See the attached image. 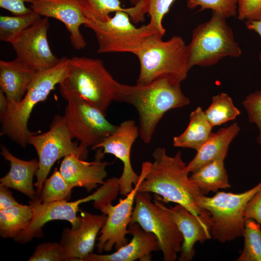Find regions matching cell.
I'll return each mask as SVG.
<instances>
[{"label": "cell", "instance_id": "7402d4cb", "mask_svg": "<svg viewBox=\"0 0 261 261\" xmlns=\"http://www.w3.org/2000/svg\"><path fill=\"white\" fill-rule=\"evenodd\" d=\"M240 131L236 123L211 132L207 139L196 151L193 159L187 164L188 172L193 173L203 165L216 160H224L230 144Z\"/></svg>", "mask_w": 261, "mask_h": 261}, {"label": "cell", "instance_id": "f1b7e54d", "mask_svg": "<svg viewBox=\"0 0 261 261\" xmlns=\"http://www.w3.org/2000/svg\"><path fill=\"white\" fill-rule=\"evenodd\" d=\"M41 16L32 11L24 15L0 16V40L11 43L25 30L33 25Z\"/></svg>", "mask_w": 261, "mask_h": 261}, {"label": "cell", "instance_id": "d590c367", "mask_svg": "<svg viewBox=\"0 0 261 261\" xmlns=\"http://www.w3.org/2000/svg\"><path fill=\"white\" fill-rule=\"evenodd\" d=\"M237 15L241 20H261V0H240Z\"/></svg>", "mask_w": 261, "mask_h": 261}, {"label": "cell", "instance_id": "60d3db41", "mask_svg": "<svg viewBox=\"0 0 261 261\" xmlns=\"http://www.w3.org/2000/svg\"><path fill=\"white\" fill-rule=\"evenodd\" d=\"M8 106L7 98L3 92L0 90V120L5 115Z\"/></svg>", "mask_w": 261, "mask_h": 261}, {"label": "cell", "instance_id": "6da1fadb", "mask_svg": "<svg viewBox=\"0 0 261 261\" xmlns=\"http://www.w3.org/2000/svg\"><path fill=\"white\" fill-rule=\"evenodd\" d=\"M153 157L154 162L149 161L137 192L153 193L161 197L163 202L181 205L197 217L209 221V212L197 204L199 198L204 195L188 176L187 164L182 159L181 151L171 157L165 148L157 147Z\"/></svg>", "mask_w": 261, "mask_h": 261}, {"label": "cell", "instance_id": "5bb4252c", "mask_svg": "<svg viewBox=\"0 0 261 261\" xmlns=\"http://www.w3.org/2000/svg\"><path fill=\"white\" fill-rule=\"evenodd\" d=\"M49 23L47 17L40 18L25 30L11 44L16 53V58L37 71L51 68L61 58L51 51L47 37Z\"/></svg>", "mask_w": 261, "mask_h": 261}, {"label": "cell", "instance_id": "74e56055", "mask_svg": "<svg viewBox=\"0 0 261 261\" xmlns=\"http://www.w3.org/2000/svg\"><path fill=\"white\" fill-rule=\"evenodd\" d=\"M33 0H0V7L11 12L14 15L28 14L33 10L27 7L25 2L31 3Z\"/></svg>", "mask_w": 261, "mask_h": 261}, {"label": "cell", "instance_id": "52a82bcc", "mask_svg": "<svg viewBox=\"0 0 261 261\" xmlns=\"http://www.w3.org/2000/svg\"><path fill=\"white\" fill-rule=\"evenodd\" d=\"M187 49L189 70L194 66H212L225 57L237 58L242 54L226 18L215 12L209 21L194 29Z\"/></svg>", "mask_w": 261, "mask_h": 261}, {"label": "cell", "instance_id": "ab89813d", "mask_svg": "<svg viewBox=\"0 0 261 261\" xmlns=\"http://www.w3.org/2000/svg\"><path fill=\"white\" fill-rule=\"evenodd\" d=\"M245 25L248 29L256 32L261 37V20H246ZM259 59L261 63V52L259 55Z\"/></svg>", "mask_w": 261, "mask_h": 261}, {"label": "cell", "instance_id": "8d00e7d4", "mask_svg": "<svg viewBox=\"0 0 261 261\" xmlns=\"http://www.w3.org/2000/svg\"><path fill=\"white\" fill-rule=\"evenodd\" d=\"M245 219L251 218L261 224V188L248 202L244 211Z\"/></svg>", "mask_w": 261, "mask_h": 261}, {"label": "cell", "instance_id": "f546056e", "mask_svg": "<svg viewBox=\"0 0 261 261\" xmlns=\"http://www.w3.org/2000/svg\"><path fill=\"white\" fill-rule=\"evenodd\" d=\"M244 246L237 261H261V227L255 220L245 219Z\"/></svg>", "mask_w": 261, "mask_h": 261}, {"label": "cell", "instance_id": "d6a6232c", "mask_svg": "<svg viewBox=\"0 0 261 261\" xmlns=\"http://www.w3.org/2000/svg\"><path fill=\"white\" fill-rule=\"evenodd\" d=\"M175 0H149L147 13L150 16L148 23L155 34L162 37L166 30L162 26V19L169 11Z\"/></svg>", "mask_w": 261, "mask_h": 261}, {"label": "cell", "instance_id": "603a6c76", "mask_svg": "<svg viewBox=\"0 0 261 261\" xmlns=\"http://www.w3.org/2000/svg\"><path fill=\"white\" fill-rule=\"evenodd\" d=\"M0 153L9 161L10 169L8 173L0 178V184L17 190L31 200L34 199L37 193L33 188V179L39 167L38 161L36 159L20 160L12 155L4 145H1Z\"/></svg>", "mask_w": 261, "mask_h": 261}, {"label": "cell", "instance_id": "f35d334b", "mask_svg": "<svg viewBox=\"0 0 261 261\" xmlns=\"http://www.w3.org/2000/svg\"><path fill=\"white\" fill-rule=\"evenodd\" d=\"M8 187L0 184V209L18 204Z\"/></svg>", "mask_w": 261, "mask_h": 261}, {"label": "cell", "instance_id": "484cf974", "mask_svg": "<svg viewBox=\"0 0 261 261\" xmlns=\"http://www.w3.org/2000/svg\"><path fill=\"white\" fill-rule=\"evenodd\" d=\"M189 178L204 195L231 187L222 160H216L203 165L192 173Z\"/></svg>", "mask_w": 261, "mask_h": 261}, {"label": "cell", "instance_id": "277c9868", "mask_svg": "<svg viewBox=\"0 0 261 261\" xmlns=\"http://www.w3.org/2000/svg\"><path fill=\"white\" fill-rule=\"evenodd\" d=\"M70 58H61L54 67L39 71L23 99L17 102L8 103L7 110L0 120V134L25 147L29 137L34 134L28 128V120L33 108L44 101L55 86L59 84L66 73Z\"/></svg>", "mask_w": 261, "mask_h": 261}, {"label": "cell", "instance_id": "2e32d148", "mask_svg": "<svg viewBox=\"0 0 261 261\" xmlns=\"http://www.w3.org/2000/svg\"><path fill=\"white\" fill-rule=\"evenodd\" d=\"M81 224L78 228L63 229L60 243L65 253V261H81L92 252L97 236L104 226L107 218L101 215L82 212Z\"/></svg>", "mask_w": 261, "mask_h": 261}, {"label": "cell", "instance_id": "cb8c5ba5", "mask_svg": "<svg viewBox=\"0 0 261 261\" xmlns=\"http://www.w3.org/2000/svg\"><path fill=\"white\" fill-rule=\"evenodd\" d=\"M84 15L88 19L105 21L111 13L119 11L127 13L135 24L143 22L147 13L148 3H143L129 8L123 7L120 0H75Z\"/></svg>", "mask_w": 261, "mask_h": 261}, {"label": "cell", "instance_id": "30bf717a", "mask_svg": "<svg viewBox=\"0 0 261 261\" xmlns=\"http://www.w3.org/2000/svg\"><path fill=\"white\" fill-rule=\"evenodd\" d=\"M72 138L64 116L58 115L54 117L49 130L29 137L28 144L34 146L39 159V167L35 174L36 181L34 184L37 188V196L57 160L71 154L78 155L83 160L87 157V149L73 142Z\"/></svg>", "mask_w": 261, "mask_h": 261}, {"label": "cell", "instance_id": "4fadbf2b", "mask_svg": "<svg viewBox=\"0 0 261 261\" xmlns=\"http://www.w3.org/2000/svg\"><path fill=\"white\" fill-rule=\"evenodd\" d=\"M148 164L149 161L143 162L137 183L124 199H120L118 203L115 205H113L110 202L98 208V209L107 217L96 245L99 253L103 251H110L113 247L117 250L128 243L126 235L129 234L128 227L131 221L135 196L146 175Z\"/></svg>", "mask_w": 261, "mask_h": 261}, {"label": "cell", "instance_id": "ba28073f", "mask_svg": "<svg viewBox=\"0 0 261 261\" xmlns=\"http://www.w3.org/2000/svg\"><path fill=\"white\" fill-rule=\"evenodd\" d=\"M134 222L156 236L165 261L176 260L183 238L160 197L155 194L153 202L150 192H137L130 221Z\"/></svg>", "mask_w": 261, "mask_h": 261}, {"label": "cell", "instance_id": "d6986e66", "mask_svg": "<svg viewBox=\"0 0 261 261\" xmlns=\"http://www.w3.org/2000/svg\"><path fill=\"white\" fill-rule=\"evenodd\" d=\"M129 234L132 236L129 243L107 255L91 253L81 261H150L151 253L160 250L158 240L152 233L145 231L137 222L130 223Z\"/></svg>", "mask_w": 261, "mask_h": 261}, {"label": "cell", "instance_id": "e575fe53", "mask_svg": "<svg viewBox=\"0 0 261 261\" xmlns=\"http://www.w3.org/2000/svg\"><path fill=\"white\" fill-rule=\"evenodd\" d=\"M242 104L246 110L249 122L256 124L258 128L259 133L256 139L261 145V90L247 95Z\"/></svg>", "mask_w": 261, "mask_h": 261}, {"label": "cell", "instance_id": "e0dca14e", "mask_svg": "<svg viewBox=\"0 0 261 261\" xmlns=\"http://www.w3.org/2000/svg\"><path fill=\"white\" fill-rule=\"evenodd\" d=\"M104 156L102 148L96 149L95 160L85 161L80 156L71 154L64 157L59 172L68 184L74 187H83L88 191L102 185L107 176L106 167L110 163L102 161Z\"/></svg>", "mask_w": 261, "mask_h": 261}, {"label": "cell", "instance_id": "8fae6325", "mask_svg": "<svg viewBox=\"0 0 261 261\" xmlns=\"http://www.w3.org/2000/svg\"><path fill=\"white\" fill-rule=\"evenodd\" d=\"M62 97L67 102L64 116L67 127L85 148L94 149L116 129L105 113L83 98L73 94Z\"/></svg>", "mask_w": 261, "mask_h": 261}, {"label": "cell", "instance_id": "9c48e42d", "mask_svg": "<svg viewBox=\"0 0 261 261\" xmlns=\"http://www.w3.org/2000/svg\"><path fill=\"white\" fill-rule=\"evenodd\" d=\"M261 188V181L242 193L221 191L212 197L203 195L199 198L198 205L210 214L212 238L225 243L243 236L245 208L250 199Z\"/></svg>", "mask_w": 261, "mask_h": 261}, {"label": "cell", "instance_id": "3957f363", "mask_svg": "<svg viewBox=\"0 0 261 261\" xmlns=\"http://www.w3.org/2000/svg\"><path fill=\"white\" fill-rule=\"evenodd\" d=\"M118 83L102 60L73 57L70 58L65 75L58 85L62 96H80L105 113L115 101Z\"/></svg>", "mask_w": 261, "mask_h": 261}, {"label": "cell", "instance_id": "836d02e7", "mask_svg": "<svg viewBox=\"0 0 261 261\" xmlns=\"http://www.w3.org/2000/svg\"><path fill=\"white\" fill-rule=\"evenodd\" d=\"M65 253L60 243L47 242L39 244L30 256L29 261H65Z\"/></svg>", "mask_w": 261, "mask_h": 261}, {"label": "cell", "instance_id": "5b68a950", "mask_svg": "<svg viewBox=\"0 0 261 261\" xmlns=\"http://www.w3.org/2000/svg\"><path fill=\"white\" fill-rule=\"evenodd\" d=\"M162 38L155 33L148 35L135 54L140 63L136 84L146 85L165 75L181 81L186 78L189 71L187 45L180 36L166 41Z\"/></svg>", "mask_w": 261, "mask_h": 261}, {"label": "cell", "instance_id": "4dcf8cb0", "mask_svg": "<svg viewBox=\"0 0 261 261\" xmlns=\"http://www.w3.org/2000/svg\"><path fill=\"white\" fill-rule=\"evenodd\" d=\"M72 188L68 184L59 171L55 170L44 182L41 193L37 197L44 203L70 198Z\"/></svg>", "mask_w": 261, "mask_h": 261}, {"label": "cell", "instance_id": "d4e9b609", "mask_svg": "<svg viewBox=\"0 0 261 261\" xmlns=\"http://www.w3.org/2000/svg\"><path fill=\"white\" fill-rule=\"evenodd\" d=\"M212 128L204 112L198 107L190 113L189 122L185 130L173 138V145L175 147L189 148L197 151L207 139Z\"/></svg>", "mask_w": 261, "mask_h": 261}, {"label": "cell", "instance_id": "ac0fdd59", "mask_svg": "<svg viewBox=\"0 0 261 261\" xmlns=\"http://www.w3.org/2000/svg\"><path fill=\"white\" fill-rule=\"evenodd\" d=\"M30 8L41 16L57 19L65 26L72 45L76 50L84 49L86 42L80 27L88 23L75 0H33Z\"/></svg>", "mask_w": 261, "mask_h": 261}, {"label": "cell", "instance_id": "44dd1931", "mask_svg": "<svg viewBox=\"0 0 261 261\" xmlns=\"http://www.w3.org/2000/svg\"><path fill=\"white\" fill-rule=\"evenodd\" d=\"M37 72L16 59L0 61V90L8 103L17 102L23 99Z\"/></svg>", "mask_w": 261, "mask_h": 261}, {"label": "cell", "instance_id": "8992f818", "mask_svg": "<svg viewBox=\"0 0 261 261\" xmlns=\"http://www.w3.org/2000/svg\"><path fill=\"white\" fill-rule=\"evenodd\" d=\"M119 193L118 178L107 179L92 194L73 202L62 200L44 203L37 196L32 199L29 204L32 209V216L27 226L14 239L16 242L25 244L35 237H42V228L47 222L56 220L69 221L72 229L75 230L81 224V217L77 213L80 210L79 205L90 201H94V206L112 202Z\"/></svg>", "mask_w": 261, "mask_h": 261}, {"label": "cell", "instance_id": "9a60e30c", "mask_svg": "<svg viewBox=\"0 0 261 261\" xmlns=\"http://www.w3.org/2000/svg\"><path fill=\"white\" fill-rule=\"evenodd\" d=\"M140 135L139 129L133 120L121 122L115 131L97 145L94 149L102 148L104 154L114 155L123 163L122 174L118 178L119 193L126 196L133 189L139 180L133 170L130 160V151L132 145Z\"/></svg>", "mask_w": 261, "mask_h": 261}, {"label": "cell", "instance_id": "7a4b0ae2", "mask_svg": "<svg viewBox=\"0 0 261 261\" xmlns=\"http://www.w3.org/2000/svg\"><path fill=\"white\" fill-rule=\"evenodd\" d=\"M181 82L174 76L165 75L144 85L118 83L115 101L135 108L139 118L140 136L145 143H150L165 113L189 103L181 90Z\"/></svg>", "mask_w": 261, "mask_h": 261}, {"label": "cell", "instance_id": "4316f807", "mask_svg": "<svg viewBox=\"0 0 261 261\" xmlns=\"http://www.w3.org/2000/svg\"><path fill=\"white\" fill-rule=\"evenodd\" d=\"M32 216L30 205L19 203L0 209V234L14 239L28 224Z\"/></svg>", "mask_w": 261, "mask_h": 261}, {"label": "cell", "instance_id": "7c38bea8", "mask_svg": "<svg viewBox=\"0 0 261 261\" xmlns=\"http://www.w3.org/2000/svg\"><path fill=\"white\" fill-rule=\"evenodd\" d=\"M84 26L94 31L99 53L128 52L135 55L145 38L155 34L148 24L136 27L129 15L121 11L116 12L105 21L88 19Z\"/></svg>", "mask_w": 261, "mask_h": 261}, {"label": "cell", "instance_id": "ffe728a7", "mask_svg": "<svg viewBox=\"0 0 261 261\" xmlns=\"http://www.w3.org/2000/svg\"><path fill=\"white\" fill-rule=\"evenodd\" d=\"M169 210L183 238L179 261H190L195 255V243H203L212 238L210 223L197 217L178 204Z\"/></svg>", "mask_w": 261, "mask_h": 261}, {"label": "cell", "instance_id": "1f68e13d", "mask_svg": "<svg viewBox=\"0 0 261 261\" xmlns=\"http://www.w3.org/2000/svg\"><path fill=\"white\" fill-rule=\"evenodd\" d=\"M240 0H188L187 6L190 9L200 6L199 11L210 9L225 18L237 15Z\"/></svg>", "mask_w": 261, "mask_h": 261}, {"label": "cell", "instance_id": "b9f144b4", "mask_svg": "<svg viewBox=\"0 0 261 261\" xmlns=\"http://www.w3.org/2000/svg\"><path fill=\"white\" fill-rule=\"evenodd\" d=\"M148 1L149 0H130V4L133 5L132 6L142 3L148 2Z\"/></svg>", "mask_w": 261, "mask_h": 261}, {"label": "cell", "instance_id": "83f0119b", "mask_svg": "<svg viewBox=\"0 0 261 261\" xmlns=\"http://www.w3.org/2000/svg\"><path fill=\"white\" fill-rule=\"evenodd\" d=\"M204 113L212 127L234 120L240 114L232 98L223 92L212 97L211 104Z\"/></svg>", "mask_w": 261, "mask_h": 261}]
</instances>
